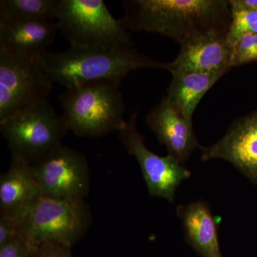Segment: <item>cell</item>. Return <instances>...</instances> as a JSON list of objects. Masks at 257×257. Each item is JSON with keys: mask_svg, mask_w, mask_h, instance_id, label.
Returning <instances> with one entry per match:
<instances>
[{"mask_svg": "<svg viewBox=\"0 0 257 257\" xmlns=\"http://www.w3.org/2000/svg\"><path fill=\"white\" fill-rule=\"evenodd\" d=\"M59 0H2L0 20H57Z\"/></svg>", "mask_w": 257, "mask_h": 257, "instance_id": "obj_17", "label": "cell"}, {"mask_svg": "<svg viewBox=\"0 0 257 257\" xmlns=\"http://www.w3.org/2000/svg\"><path fill=\"white\" fill-rule=\"evenodd\" d=\"M127 30L155 32L179 43L198 35L229 30L231 14L225 0H135L123 2Z\"/></svg>", "mask_w": 257, "mask_h": 257, "instance_id": "obj_1", "label": "cell"}, {"mask_svg": "<svg viewBox=\"0 0 257 257\" xmlns=\"http://www.w3.org/2000/svg\"><path fill=\"white\" fill-rule=\"evenodd\" d=\"M58 32L56 20H0V52L41 59Z\"/></svg>", "mask_w": 257, "mask_h": 257, "instance_id": "obj_12", "label": "cell"}, {"mask_svg": "<svg viewBox=\"0 0 257 257\" xmlns=\"http://www.w3.org/2000/svg\"><path fill=\"white\" fill-rule=\"evenodd\" d=\"M257 60V33L240 37L231 47L230 68Z\"/></svg>", "mask_w": 257, "mask_h": 257, "instance_id": "obj_19", "label": "cell"}, {"mask_svg": "<svg viewBox=\"0 0 257 257\" xmlns=\"http://www.w3.org/2000/svg\"><path fill=\"white\" fill-rule=\"evenodd\" d=\"M138 113H133L124 128L119 132L121 143L130 155L138 161L149 193L154 197L173 202L179 184L191 173L182 164L170 155L160 157L150 151L137 127Z\"/></svg>", "mask_w": 257, "mask_h": 257, "instance_id": "obj_9", "label": "cell"}, {"mask_svg": "<svg viewBox=\"0 0 257 257\" xmlns=\"http://www.w3.org/2000/svg\"><path fill=\"white\" fill-rule=\"evenodd\" d=\"M121 82L104 79L66 89L59 99L68 131L79 138H101L124 128Z\"/></svg>", "mask_w": 257, "mask_h": 257, "instance_id": "obj_3", "label": "cell"}, {"mask_svg": "<svg viewBox=\"0 0 257 257\" xmlns=\"http://www.w3.org/2000/svg\"><path fill=\"white\" fill-rule=\"evenodd\" d=\"M21 219L24 236L35 247L54 243L72 248L87 232L92 214L84 199L42 196Z\"/></svg>", "mask_w": 257, "mask_h": 257, "instance_id": "obj_6", "label": "cell"}, {"mask_svg": "<svg viewBox=\"0 0 257 257\" xmlns=\"http://www.w3.org/2000/svg\"><path fill=\"white\" fill-rule=\"evenodd\" d=\"M229 69L211 72H172L166 96L186 119L192 122L196 107L206 92Z\"/></svg>", "mask_w": 257, "mask_h": 257, "instance_id": "obj_16", "label": "cell"}, {"mask_svg": "<svg viewBox=\"0 0 257 257\" xmlns=\"http://www.w3.org/2000/svg\"><path fill=\"white\" fill-rule=\"evenodd\" d=\"M227 31L215 30L198 35L181 43V50L166 69L172 72H211L230 69L231 46Z\"/></svg>", "mask_w": 257, "mask_h": 257, "instance_id": "obj_11", "label": "cell"}, {"mask_svg": "<svg viewBox=\"0 0 257 257\" xmlns=\"http://www.w3.org/2000/svg\"><path fill=\"white\" fill-rule=\"evenodd\" d=\"M0 131L12 157L23 159L32 166L62 145L68 128L47 99L0 121Z\"/></svg>", "mask_w": 257, "mask_h": 257, "instance_id": "obj_4", "label": "cell"}, {"mask_svg": "<svg viewBox=\"0 0 257 257\" xmlns=\"http://www.w3.org/2000/svg\"><path fill=\"white\" fill-rule=\"evenodd\" d=\"M36 248L23 234L0 248V257H30Z\"/></svg>", "mask_w": 257, "mask_h": 257, "instance_id": "obj_21", "label": "cell"}, {"mask_svg": "<svg viewBox=\"0 0 257 257\" xmlns=\"http://www.w3.org/2000/svg\"><path fill=\"white\" fill-rule=\"evenodd\" d=\"M23 234L21 218L0 214V248Z\"/></svg>", "mask_w": 257, "mask_h": 257, "instance_id": "obj_20", "label": "cell"}, {"mask_svg": "<svg viewBox=\"0 0 257 257\" xmlns=\"http://www.w3.org/2000/svg\"><path fill=\"white\" fill-rule=\"evenodd\" d=\"M230 9L236 10H257V0H231Z\"/></svg>", "mask_w": 257, "mask_h": 257, "instance_id": "obj_23", "label": "cell"}, {"mask_svg": "<svg viewBox=\"0 0 257 257\" xmlns=\"http://www.w3.org/2000/svg\"><path fill=\"white\" fill-rule=\"evenodd\" d=\"M52 89L40 59L0 52V121L48 99Z\"/></svg>", "mask_w": 257, "mask_h": 257, "instance_id": "obj_7", "label": "cell"}, {"mask_svg": "<svg viewBox=\"0 0 257 257\" xmlns=\"http://www.w3.org/2000/svg\"><path fill=\"white\" fill-rule=\"evenodd\" d=\"M42 196L55 199H84L90 188V172L83 154L60 145L32 166Z\"/></svg>", "mask_w": 257, "mask_h": 257, "instance_id": "obj_8", "label": "cell"}, {"mask_svg": "<svg viewBox=\"0 0 257 257\" xmlns=\"http://www.w3.org/2000/svg\"><path fill=\"white\" fill-rule=\"evenodd\" d=\"M41 197L32 166L12 157L9 169L0 175V214L22 218Z\"/></svg>", "mask_w": 257, "mask_h": 257, "instance_id": "obj_14", "label": "cell"}, {"mask_svg": "<svg viewBox=\"0 0 257 257\" xmlns=\"http://www.w3.org/2000/svg\"><path fill=\"white\" fill-rule=\"evenodd\" d=\"M70 247L54 243L37 246L30 257H74Z\"/></svg>", "mask_w": 257, "mask_h": 257, "instance_id": "obj_22", "label": "cell"}, {"mask_svg": "<svg viewBox=\"0 0 257 257\" xmlns=\"http://www.w3.org/2000/svg\"><path fill=\"white\" fill-rule=\"evenodd\" d=\"M177 214L183 223L186 239L203 257H222L217 224L210 208L204 202L179 205Z\"/></svg>", "mask_w": 257, "mask_h": 257, "instance_id": "obj_15", "label": "cell"}, {"mask_svg": "<svg viewBox=\"0 0 257 257\" xmlns=\"http://www.w3.org/2000/svg\"><path fill=\"white\" fill-rule=\"evenodd\" d=\"M147 124L156 135L160 143L165 145L168 155L183 164L197 147L192 121L186 119L172 105L167 97L147 114Z\"/></svg>", "mask_w": 257, "mask_h": 257, "instance_id": "obj_13", "label": "cell"}, {"mask_svg": "<svg viewBox=\"0 0 257 257\" xmlns=\"http://www.w3.org/2000/svg\"><path fill=\"white\" fill-rule=\"evenodd\" d=\"M202 160L223 159L257 182V113L238 120L210 147H199Z\"/></svg>", "mask_w": 257, "mask_h": 257, "instance_id": "obj_10", "label": "cell"}, {"mask_svg": "<svg viewBox=\"0 0 257 257\" xmlns=\"http://www.w3.org/2000/svg\"><path fill=\"white\" fill-rule=\"evenodd\" d=\"M40 64L51 82L66 89L104 79L121 81L137 69L167 67L133 47L70 46L63 52H47Z\"/></svg>", "mask_w": 257, "mask_h": 257, "instance_id": "obj_2", "label": "cell"}, {"mask_svg": "<svg viewBox=\"0 0 257 257\" xmlns=\"http://www.w3.org/2000/svg\"><path fill=\"white\" fill-rule=\"evenodd\" d=\"M59 32L72 47L131 48V36L102 0H59Z\"/></svg>", "mask_w": 257, "mask_h": 257, "instance_id": "obj_5", "label": "cell"}, {"mask_svg": "<svg viewBox=\"0 0 257 257\" xmlns=\"http://www.w3.org/2000/svg\"><path fill=\"white\" fill-rule=\"evenodd\" d=\"M231 14L226 39L231 47L243 35L257 33V10H231Z\"/></svg>", "mask_w": 257, "mask_h": 257, "instance_id": "obj_18", "label": "cell"}]
</instances>
